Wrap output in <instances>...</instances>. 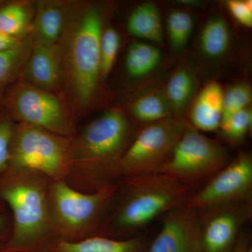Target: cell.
Segmentation results:
<instances>
[{"label":"cell","instance_id":"6da1fadb","mask_svg":"<svg viewBox=\"0 0 252 252\" xmlns=\"http://www.w3.org/2000/svg\"><path fill=\"white\" fill-rule=\"evenodd\" d=\"M105 20L102 4L71 1L57 45L63 93L75 119L90 111L99 99L102 81L99 45Z\"/></svg>","mask_w":252,"mask_h":252},{"label":"cell","instance_id":"7a4b0ae2","mask_svg":"<svg viewBox=\"0 0 252 252\" xmlns=\"http://www.w3.org/2000/svg\"><path fill=\"white\" fill-rule=\"evenodd\" d=\"M193 189L162 173L125 177L95 235L125 239L136 236L158 217L188 205Z\"/></svg>","mask_w":252,"mask_h":252},{"label":"cell","instance_id":"3957f363","mask_svg":"<svg viewBox=\"0 0 252 252\" xmlns=\"http://www.w3.org/2000/svg\"><path fill=\"white\" fill-rule=\"evenodd\" d=\"M134 126L118 107L106 111L72 137L73 168L70 176L91 191L119 182V160L130 144Z\"/></svg>","mask_w":252,"mask_h":252},{"label":"cell","instance_id":"277c9868","mask_svg":"<svg viewBox=\"0 0 252 252\" xmlns=\"http://www.w3.org/2000/svg\"><path fill=\"white\" fill-rule=\"evenodd\" d=\"M46 176L29 170L0 173V200L12 212V230L4 252H24L57 238L50 214Z\"/></svg>","mask_w":252,"mask_h":252},{"label":"cell","instance_id":"5b68a950","mask_svg":"<svg viewBox=\"0 0 252 252\" xmlns=\"http://www.w3.org/2000/svg\"><path fill=\"white\" fill-rule=\"evenodd\" d=\"M120 181L91 192L80 191L65 180L51 181L50 214L58 239L76 241L97 233L119 190Z\"/></svg>","mask_w":252,"mask_h":252},{"label":"cell","instance_id":"8992f818","mask_svg":"<svg viewBox=\"0 0 252 252\" xmlns=\"http://www.w3.org/2000/svg\"><path fill=\"white\" fill-rule=\"evenodd\" d=\"M72 137L17 123L6 170H29L51 181H67L73 168Z\"/></svg>","mask_w":252,"mask_h":252},{"label":"cell","instance_id":"52a82bcc","mask_svg":"<svg viewBox=\"0 0 252 252\" xmlns=\"http://www.w3.org/2000/svg\"><path fill=\"white\" fill-rule=\"evenodd\" d=\"M1 107L18 124L64 137L77 133L76 119L63 94L42 90L21 79L8 91Z\"/></svg>","mask_w":252,"mask_h":252},{"label":"cell","instance_id":"ba28073f","mask_svg":"<svg viewBox=\"0 0 252 252\" xmlns=\"http://www.w3.org/2000/svg\"><path fill=\"white\" fill-rule=\"evenodd\" d=\"M230 160L225 147L189 124L160 172L193 190L211 180Z\"/></svg>","mask_w":252,"mask_h":252},{"label":"cell","instance_id":"9c48e42d","mask_svg":"<svg viewBox=\"0 0 252 252\" xmlns=\"http://www.w3.org/2000/svg\"><path fill=\"white\" fill-rule=\"evenodd\" d=\"M189 125L170 117L144 126L121 158L118 178L160 172Z\"/></svg>","mask_w":252,"mask_h":252},{"label":"cell","instance_id":"30bf717a","mask_svg":"<svg viewBox=\"0 0 252 252\" xmlns=\"http://www.w3.org/2000/svg\"><path fill=\"white\" fill-rule=\"evenodd\" d=\"M242 201H252V158L245 153L230 160L201 189L194 192L188 205L202 210Z\"/></svg>","mask_w":252,"mask_h":252},{"label":"cell","instance_id":"8fae6325","mask_svg":"<svg viewBox=\"0 0 252 252\" xmlns=\"http://www.w3.org/2000/svg\"><path fill=\"white\" fill-rule=\"evenodd\" d=\"M199 211V252H230L252 217V201L236 202Z\"/></svg>","mask_w":252,"mask_h":252},{"label":"cell","instance_id":"7c38bea8","mask_svg":"<svg viewBox=\"0 0 252 252\" xmlns=\"http://www.w3.org/2000/svg\"><path fill=\"white\" fill-rule=\"evenodd\" d=\"M147 252H199V211L185 205L164 216Z\"/></svg>","mask_w":252,"mask_h":252},{"label":"cell","instance_id":"4fadbf2b","mask_svg":"<svg viewBox=\"0 0 252 252\" xmlns=\"http://www.w3.org/2000/svg\"><path fill=\"white\" fill-rule=\"evenodd\" d=\"M19 79L42 90L63 94L61 59L57 44H32L31 53Z\"/></svg>","mask_w":252,"mask_h":252},{"label":"cell","instance_id":"5bb4252c","mask_svg":"<svg viewBox=\"0 0 252 252\" xmlns=\"http://www.w3.org/2000/svg\"><path fill=\"white\" fill-rule=\"evenodd\" d=\"M71 1H36L35 14L28 39L32 44L55 45L59 42L67 23Z\"/></svg>","mask_w":252,"mask_h":252},{"label":"cell","instance_id":"9a60e30c","mask_svg":"<svg viewBox=\"0 0 252 252\" xmlns=\"http://www.w3.org/2000/svg\"><path fill=\"white\" fill-rule=\"evenodd\" d=\"M147 248L144 239L137 235L116 239L94 235L76 241L57 239L47 252H147Z\"/></svg>","mask_w":252,"mask_h":252},{"label":"cell","instance_id":"2e32d148","mask_svg":"<svg viewBox=\"0 0 252 252\" xmlns=\"http://www.w3.org/2000/svg\"><path fill=\"white\" fill-rule=\"evenodd\" d=\"M223 91L217 82H210L202 89L192 104L190 125L203 132L220 129L223 114Z\"/></svg>","mask_w":252,"mask_h":252},{"label":"cell","instance_id":"e0dca14e","mask_svg":"<svg viewBox=\"0 0 252 252\" xmlns=\"http://www.w3.org/2000/svg\"><path fill=\"white\" fill-rule=\"evenodd\" d=\"M35 9L34 1H4L0 5V32L21 40L28 39Z\"/></svg>","mask_w":252,"mask_h":252},{"label":"cell","instance_id":"ac0fdd59","mask_svg":"<svg viewBox=\"0 0 252 252\" xmlns=\"http://www.w3.org/2000/svg\"><path fill=\"white\" fill-rule=\"evenodd\" d=\"M127 32L134 37L161 45L164 34L161 18L157 5L144 2L135 8L127 18Z\"/></svg>","mask_w":252,"mask_h":252},{"label":"cell","instance_id":"d6986e66","mask_svg":"<svg viewBox=\"0 0 252 252\" xmlns=\"http://www.w3.org/2000/svg\"><path fill=\"white\" fill-rule=\"evenodd\" d=\"M199 49L209 61L224 57L229 51L231 34L228 23L220 15H213L203 25L199 36Z\"/></svg>","mask_w":252,"mask_h":252},{"label":"cell","instance_id":"ffe728a7","mask_svg":"<svg viewBox=\"0 0 252 252\" xmlns=\"http://www.w3.org/2000/svg\"><path fill=\"white\" fill-rule=\"evenodd\" d=\"M198 89L196 77L188 67L182 66L172 73L164 94L171 105L175 117L182 119V114L193 102Z\"/></svg>","mask_w":252,"mask_h":252},{"label":"cell","instance_id":"44dd1931","mask_svg":"<svg viewBox=\"0 0 252 252\" xmlns=\"http://www.w3.org/2000/svg\"><path fill=\"white\" fill-rule=\"evenodd\" d=\"M129 112L136 121L146 125L175 117L165 94L158 91L145 93L132 99Z\"/></svg>","mask_w":252,"mask_h":252},{"label":"cell","instance_id":"7402d4cb","mask_svg":"<svg viewBox=\"0 0 252 252\" xmlns=\"http://www.w3.org/2000/svg\"><path fill=\"white\" fill-rule=\"evenodd\" d=\"M161 61L162 54L157 46L145 41H133L126 53V72L132 79H140L153 72Z\"/></svg>","mask_w":252,"mask_h":252},{"label":"cell","instance_id":"603a6c76","mask_svg":"<svg viewBox=\"0 0 252 252\" xmlns=\"http://www.w3.org/2000/svg\"><path fill=\"white\" fill-rule=\"evenodd\" d=\"M31 48L28 38L17 47L0 51V107L8 91L19 79Z\"/></svg>","mask_w":252,"mask_h":252},{"label":"cell","instance_id":"cb8c5ba5","mask_svg":"<svg viewBox=\"0 0 252 252\" xmlns=\"http://www.w3.org/2000/svg\"><path fill=\"white\" fill-rule=\"evenodd\" d=\"M194 26L193 16L183 10H174L167 16L169 40L175 52H181L188 44Z\"/></svg>","mask_w":252,"mask_h":252},{"label":"cell","instance_id":"d4e9b609","mask_svg":"<svg viewBox=\"0 0 252 252\" xmlns=\"http://www.w3.org/2000/svg\"><path fill=\"white\" fill-rule=\"evenodd\" d=\"M122 44V37L116 28L107 27L102 32L99 45L100 74L102 80L112 72Z\"/></svg>","mask_w":252,"mask_h":252},{"label":"cell","instance_id":"484cf974","mask_svg":"<svg viewBox=\"0 0 252 252\" xmlns=\"http://www.w3.org/2000/svg\"><path fill=\"white\" fill-rule=\"evenodd\" d=\"M252 124V111L249 107L223 119L220 129L227 140L238 143L248 135Z\"/></svg>","mask_w":252,"mask_h":252},{"label":"cell","instance_id":"4316f807","mask_svg":"<svg viewBox=\"0 0 252 252\" xmlns=\"http://www.w3.org/2000/svg\"><path fill=\"white\" fill-rule=\"evenodd\" d=\"M252 99V89L248 84L241 83L231 86L223 93L222 120L235 113L249 108Z\"/></svg>","mask_w":252,"mask_h":252},{"label":"cell","instance_id":"83f0119b","mask_svg":"<svg viewBox=\"0 0 252 252\" xmlns=\"http://www.w3.org/2000/svg\"><path fill=\"white\" fill-rule=\"evenodd\" d=\"M16 125L7 112L0 107V173L7 170ZM2 211L0 206V214Z\"/></svg>","mask_w":252,"mask_h":252},{"label":"cell","instance_id":"f1b7e54d","mask_svg":"<svg viewBox=\"0 0 252 252\" xmlns=\"http://www.w3.org/2000/svg\"><path fill=\"white\" fill-rule=\"evenodd\" d=\"M227 6L230 14L240 24L247 28L252 26V1L251 0H229Z\"/></svg>","mask_w":252,"mask_h":252},{"label":"cell","instance_id":"f546056e","mask_svg":"<svg viewBox=\"0 0 252 252\" xmlns=\"http://www.w3.org/2000/svg\"><path fill=\"white\" fill-rule=\"evenodd\" d=\"M11 230L12 224L10 223L9 217L4 212L0 214V242L4 240L7 243L11 236Z\"/></svg>","mask_w":252,"mask_h":252},{"label":"cell","instance_id":"4dcf8cb0","mask_svg":"<svg viewBox=\"0 0 252 252\" xmlns=\"http://www.w3.org/2000/svg\"><path fill=\"white\" fill-rule=\"evenodd\" d=\"M24 40L16 39L0 32V51H6L21 45Z\"/></svg>","mask_w":252,"mask_h":252},{"label":"cell","instance_id":"1f68e13d","mask_svg":"<svg viewBox=\"0 0 252 252\" xmlns=\"http://www.w3.org/2000/svg\"><path fill=\"white\" fill-rule=\"evenodd\" d=\"M249 246H250V243L246 235L240 234L233 250L230 252H246Z\"/></svg>","mask_w":252,"mask_h":252},{"label":"cell","instance_id":"d6a6232c","mask_svg":"<svg viewBox=\"0 0 252 252\" xmlns=\"http://www.w3.org/2000/svg\"><path fill=\"white\" fill-rule=\"evenodd\" d=\"M180 2H181L180 4L189 5V6H195V5H198L200 4L199 1H194V0H192V1H189V0L185 1V0H183V1H180Z\"/></svg>","mask_w":252,"mask_h":252},{"label":"cell","instance_id":"836d02e7","mask_svg":"<svg viewBox=\"0 0 252 252\" xmlns=\"http://www.w3.org/2000/svg\"><path fill=\"white\" fill-rule=\"evenodd\" d=\"M246 252H252V249L251 246H249L248 248L247 249Z\"/></svg>","mask_w":252,"mask_h":252},{"label":"cell","instance_id":"e575fe53","mask_svg":"<svg viewBox=\"0 0 252 252\" xmlns=\"http://www.w3.org/2000/svg\"><path fill=\"white\" fill-rule=\"evenodd\" d=\"M5 1H3V0H0V5H1L3 4V3Z\"/></svg>","mask_w":252,"mask_h":252}]
</instances>
